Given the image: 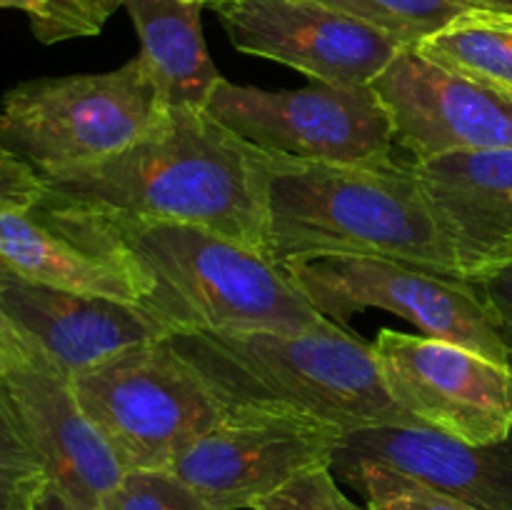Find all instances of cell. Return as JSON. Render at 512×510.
Listing matches in <instances>:
<instances>
[{
  "label": "cell",
  "mask_w": 512,
  "mask_h": 510,
  "mask_svg": "<svg viewBox=\"0 0 512 510\" xmlns=\"http://www.w3.org/2000/svg\"><path fill=\"white\" fill-rule=\"evenodd\" d=\"M40 180L45 208L200 225L265 255L260 150L205 110L170 108L130 148Z\"/></svg>",
  "instance_id": "1"
},
{
  "label": "cell",
  "mask_w": 512,
  "mask_h": 510,
  "mask_svg": "<svg viewBox=\"0 0 512 510\" xmlns=\"http://www.w3.org/2000/svg\"><path fill=\"white\" fill-rule=\"evenodd\" d=\"M265 255H370L465 280L413 163H310L260 153Z\"/></svg>",
  "instance_id": "2"
},
{
  "label": "cell",
  "mask_w": 512,
  "mask_h": 510,
  "mask_svg": "<svg viewBox=\"0 0 512 510\" xmlns=\"http://www.w3.org/2000/svg\"><path fill=\"white\" fill-rule=\"evenodd\" d=\"M170 348L208 383L223 408H290L348 430L425 428L405 413L380 375L373 343L353 330H173Z\"/></svg>",
  "instance_id": "3"
},
{
  "label": "cell",
  "mask_w": 512,
  "mask_h": 510,
  "mask_svg": "<svg viewBox=\"0 0 512 510\" xmlns=\"http://www.w3.org/2000/svg\"><path fill=\"white\" fill-rule=\"evenodd\" d=\"M100 220L145 278V310L173 330L340 333L308 303L285 268L260 250L200 225Z\"/></svg>",
  "instance_id": "4"
},
{
  "label": "cell",
  "mask_w": 512,
  "mask_h": 510,
  "mask_svg": "<svg viewBox=\"0 0 512 510\" xmlns=\"http://www.w3.org/2000/svg\"><path fill=\"white\" fill-rule=\"evenodd\" d=\"M143 55L108 73L58 75L13 85L0 98V150L38 175L98 163L168 115Z\"/></svg>",
  "instance_id": "5"
},
{
  "label": "cell",
  "mask_w": 512,
  "mask_h": 510,
  "mask_svg": "<svg viewBox=\"0 0 512 510\" xmlns=\"http://www.w3.org/2000/svg\"><path fill=\"white\" fill-rule=\"evenodd\" d=\"M70 380L83 413L125 470H168L225 415L208 383L168 340L125 350Z\"/></svg>",
  "instance_id": "6"
},
{
  "label": "cell",
  "mask_w": 512,
  "mask_h": 510,
  "mask_svg": "<svg viewBox=\"0 0 512 510\" xmlns=\"http://www.w3.org/2000/svg\"><path fill=\"white\" fill-rule=\"evenodd\" d=\"M205 113L260 153L310 163H380L398 148L390 110L370 85L263 90L223 78Z\"/></svg>",
  "instance_id": "7"
},
{
  "label": "cell",
  "mask_w": 512,
  "mask_h": 510,
  "mask_svg": "<svg viewBox=\"0 0 512 510\" xmlns=\"http://www.w3.org/2000/svg\"><path fill=\"white\" fill-rule=\"evenodd\" d=\"M280 265L308 303L340 328L350 330V315L368 308L388 310L423 335L465 345L508 365V350L488 308L465 280L370 255H303Z\"/></svg>",
  "instance_id": "8"
},
{
  "label": "cell",
  "mask_w": 512,
  "mask_h": 510,
  "mask_svg": "<svg viewBox=\"0 0 512 510\" xmlns=\"http://www.w3.org/2000/svg\"><path fill=\"white\" fill-rule=\"evenodd\" d=\"M345 430L290 408H228L168 470L213 510L253 508L303 470L333 465Z\"/></svg>",
  "instance_id": "9"
},
{
  "label": "cell",
  "mask_w": 512,
  "mask_h": 510,
  "mask_svg": "<svg viewBox=\"0 0 512 510\" xmlns=\"http://www.w3.org/2000/svg\"><path fill=\"white\" fill-rule=\"evenodd\" d=\"M373 353L390 398L430 430L470 445L512 430V370L498 360L430 335L380 328Z\"/></svg>",
  "instance_id": "10"
},
{
  "label": "cell",
  "mask_w": 512,
  "mask_h": 510,
  "mask_svg": "<svg viewBox=\"0 0 512 510\" xmlns=\"http://www.w3.org/2000/svg\"><path fill=\"white\" fill-rule=\"evenodd\" d=\"M0 388L38 453L45 478L80 510H100L128 470L83 413L70 375L18 330Z\"/></svg>",
  "instance_id": "11"
},
{
  "label": "cell",
  "mask_w": 512,
  "mask_h": 510,
  "mask_svg": "<svg viewBox=\"0 0 512 510\" xmlns=\"http://www.w3.org/2000/svg\"><path fill=\"white\" fill-rule=\"evenodd\" d=\"M218 15L240 53L283 63L315 83L370 85L405 48L320 0H243Z\"/></svg>",
  "instance_id": "12"
},
{
  "label": "cell",
  "mask_w": 512,
  "mask_h": 510,
  "mask_svg": "<svg viewBox=\"0 0 512 510\" xmlns=\"http://www.w3.org/2000/svg\"><path fill=\"white\" fill-rule=\"evenodd\" d=\"M410 160L455 150H512V95L440 68L403 48L370 83Z\"/></svg>",
  "instance_id": "13"
},
{
  "label": "cell",
  "mask_w": 512,
  "mask_h": 510,
  "mask_svg": "<svg viewBox=\"0 0 512 510\" xmlns=\"http://www.w3.org/2000/svg\"><path fill=\"white\" fill-rule=\"evenodd\" d=\"M0 263L50 288L140 305L145 278L100 220L30 205L0 208Z\"/></svg>",
  "instance_id": "14"
},
{
  "label": "cell",
  "mask_w": 512,
  "mask_h": 510,
  "mask_svg": "<svg viewBox=\"0 0 512 510\" xmlns=\"http://www.w3.org/2000/svg\"><path fill=\"white\" fill-rule=\"evenodd\" d=\"M0 313L70 378L173 333L143 305L33 283L3 263Z\"/></svg>",
  "instance_id": "15"
},
{
  "label": "cell",
  "mask_w": 512,
  "mask_h": 510,
  "mask_svg": "<svg viewBox=\"0 0 512 510\" xmlns=\"http://www.w3.org/2000/svg\"><path fill=\"white\" fill-rule=\"evenodd\" d=\"M410 163L463 278L512 258V150H455Z\"/></svg>",
  "instance_id": "16"
},
{
  "label": "cell",
  "mask_w": 512,
  "mask_h": 510,
  "mask_svg": "<svg viewBox=\"0 0 512 510\" xmlns=\"http://www.w3.org/2000/svg\"><path fill=\"white\" fill-rule=\"evenodd\" d=\"M333 458H368L415 475L475 510H512V430L470 445L430 428L373 425L348 430Z\"/></svg>",
  "instance_id": "17"
},
{
  "label": "cell",
  "mask_w": 512,
  "mask_h": 510,
  "mask_svg": "<svg viewBox=\"0 0 512 510\" xmlns=\"http://www.w3.org/2000/svg\"><path fill=\"white\" fill-rule=\"evenodd\" d=\"M140 55L168 108L205 110L223 80L205 48L200 0H125Z\"/></svg>",
  "instance_id": "18"
},
{
  "label": "cell",
  "mask_w": 512,
  "mask_h": 510,
  "mask_svg": "<svg viewBox=\"0 0 512 510\" xmlns=\"http://www.w3.org/2000/svg\"><path fill=\"white\" fill-rule=\"evenodd\" d=\"M413 48L450 73L512 95V13L473 8Z\"/></svg>",
  "instance_id": "19"
},
{
  "label": "cell",
  "mask_w": 512,
  "mask_h": 510,
  "mask_svg": "<svg viewBox=\"0 0 512 510\" xmlns=\"http://www.w3.org/2000/svg\"><path fill=\"white\" fill-rule=\"evenodd\" d=\"M333 473L365 495L370 510H475L455 495L368 458H333Z\"/></svg>",
  "instance_id": "20"
},
{
  "label": "cell",
  "mask_w": 512,
  "mask_h": 510,
  "mask_svg": "<svg viewBox=\"0 0 512 510\" xmlns=\"http://www.w3.org/2000/svg\"><path fill=\"white\" fill-rule=\"evenodd\" d=\"M383 30L405 48L443 30L463 13L473 10L465 0H320Z\"/></svg>",
  "instance_id": "21"
},
{
  "label": "cell",
  "mask_w": 512,
  "mask_h": 510,
  "mask_svg": "<svg viewBox=\"0 0 512 510\" xmlns=\"http://www.w3.org/2000/svg\"><path fill=\"white\" fill-rule=\"evenodd\" d=\"M100 510H213L185 480L165 468H133L103 498Z\"/></svg>",
  "instance_id": "22"
},
{
  "label": "cell",
  "mask_w": 512,
  "mask_h": 510,
  "mask_svg": "<svg viewBox=\"0 0 512 510\" xmlns=\"http://www.w3.org/2000/svg\"><path fill=\"white\" fill-rule=\"evenodd\" d=\"M120 5L125 0H35L28 15L30 30L43 45L90 38L103 30Z\"/></svg>",
  "instance_id": "23"
},
{
  "label": "cell",
  "mask_w": 512,
  "mask_h": 510,
  "mask_svg": "<svg viewBox=\"0 0 512 510\" xmlns=\"http://www.w3.org/2000/svg\"><path fill=\"white\" fill-rule=\"evenodd\" d=\"M250 510H370L358 505L338 488L330 465L303 470L273 493L263 495Z\"/></svg>",
  "instance_id": "24"
},
{
  "label": "cell",
  "mask_w": 512,
  "mask_h": 510,
  "mask_svg": "<svg viewBox=\"0 0 512 510\" xmlns=\"http://www.w3.org/2000/svg\"><path fill=\"white\" fill-rule=\"evenodd\" d=\"M465 283L478 295L480 303L488 308L490 318H493L495 328L503 338L505 350H508V365L512 370V258L488 270L468 275Z\"/></svg>",
  "instance_id": "25"
},
{
  "label": "cell",
  "mask_w": 512,
  "mask_h": 510,
  "mask_svg": "<svg viewBox=\"0 0 512 510\" xmlns=\"http://www.w3.org/2000/svg\"><path fill=\"white\" fill-rule=\"evenodd\" d=\"M0 468L23 478H45L43 463L25 438L3 388H0Z\"/></svg>",
  "instance_id": "26"
},
{
  "label": "cell",
  "mask_w": 512,
  "mask_h": 510,
  "mask_svg": "<svg viewBox=\"0 0 512 510\" xmlns=\"http://www.w3.org/2000/svg\"><path fill=\"white\" fill-rule=\"evenodd\" d=\"M43 193V180L23 160L0 150V208H30Z\"/></svg>",
  "instance_id": "27"
},
{
  "label": "cell",
  "mask_w": 512,
  "mask_h": 510,
  "mask_svg": "<svg viewBox=\"0 0 512 510\" xmlns=\"http://www.w3.org/2000/svg\"><path fill=\"white\" fill-rule=\"evenodd\" d=\"M43 478H23L0 468V510H30V498Z\"/></svg>",
  "instance_id": "28"
},
{
  "label": "cell",
  "mask_w": 512,
  "mask_h": 510,
  "mask_svg": "<svg viewBox=\"0 0 512 510\" xmlns=\"http://www.w3.org/2000/svg\"><path fill=\"white\" fill-rule=\"evenodd\" d=\"M30 510H80L53 480L43 478L30 498Z\"/></svg>",
  "instance_id": "29"
},
{
  "label": "cell",
  "mask_w": 512,
  "mask_h": 510,
  "mask_svg": "<svg viewBox=\"0 0 512 510\" xmlns=\"http://www.w3.org/2000/svg\"><path fill=\"white\" fill-rule=\"evenodd\" d=\"M15 340H18V328L10 320H5L3 313H0V380H3L5 365H8L10 353H13Z\"/></svg>",
  "instance_id": "30"
},
{
  "label": "cell",
  "mask_w": 512,
  "mask_h": 510,
  "mask_svg": "<svg viewBox=\"0 0 512 510\" xmlns=\"http://www.w3.org/2000/svg\"><path fill=\"white\" fill-rule=\"evenodd\" d=\"M473 8H488V10H500V13H512V0H465Z\"/></svg>",
  "instance_id": "31"
},
{
  "label": "cell",
  "mask_w": 512,
  "mask_h": 510,
  "mask_svg": "<svg viewBox=\"0 0 512 510\" xmlns=\"http://www.w3.org/2000/svg\"><path fill=\"white\" fill-rule=\"evenodd\" d=\"M0 8L23 10L25 15H30V13H33V8H35V0H0Z\"/></svg>",
  "instance_id": "32"
},
{
  "label": "cell",
  "mask_w": 512,
  "mask_h": 510,
  "mask_svg": "<svg viewBox=\"0 0 512 510\" xmlns=\"http://www.w3.org/2000/svg\"><path fill=\"white\" fill-rule=\"evenodd\" d=\"M200 3H203V8H210V10H215V13H220V10L230 8V5L243 3V0H200Z\"/></svg>",
  "instance_id": "33"
}]
</instances>
